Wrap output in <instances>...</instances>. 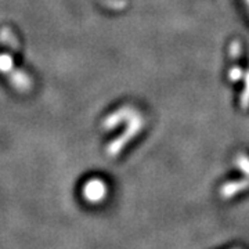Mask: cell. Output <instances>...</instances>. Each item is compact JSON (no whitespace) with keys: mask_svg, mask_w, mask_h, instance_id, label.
Segmentation results:
<instances>
[{"mask_svg":"<svg viewBox=\"0 0 249 249\" xmlns=\"http://www.w3.org/2000/svg\"><path fill=\"white\" fill-rule=\"evenodd\" d=\"M142 124H144V121H142V115L136 112L133 118L129 119V124H127V127H126L124 133L121 137H118L115 142L108 147V154L109 155H116V154H119V152L122 151V148H124V145L142 130Z\"/></svg>","mask_w":249,"mask_h":249,"instance_id":"1","label":"cell"},{"mask_svg":"<svg viewBox=\"0 0 249 249\" xmlns=\"http://www.w3.org/2000/svg\"><path fill=\"white\" fill-rule=\"evenodd\" d=\"M83 196L91 204H98L107 196V186L100 178H91L83 187Z\"/></svg>","mask_w":249,"mask_h":249,"instance_id":"2","label":"cell"},{"mask_svg":"<svg viewBox=\"0 0 249 249\" xmlns=\"http://www.w3.org/2000/svg\"><path fill=\"white\" fill-rule=\"evenodd\" d=\"M249 188V178H247L245 180H238V181H229L227 184L220 188V196L224 199H229L235 196L241 191H245Z\"/></svg>","mask_w":249,"mask_h":249,"instance_id":"3","label":"cell"},{"mask_svg":"<svg viewBox=\"0 0 249 249\" xmlns=\"http://www.w3.org/2000/svg\"><path fill=\"white\" fill-rule=\"evenodd\" d=\"M134 114H136V111L132 109V108H122V109H119L118 112H115L114 115H111L108 118L107 121H106V127H107V129H112V127H115L116 124H119L121 122L129 121L130 118H133Z\"/></svg>","mask_w":249,"mask_h":249,"instance_id":"4","label":"cell"},{"mask_svg":"<svg viewBox=\"0 0 249 249\" xmlns=\"http://www.w3.org/2000/svg\"><path fill=\"white\" fill-rule=\"evenodd\" d=\"M244 90H242V94H241V107L248 108L249 107V71L245 72L244 75Z\"/></svg>","mask_w":249,"mask_h":249,"instance_id":"5","label":"cell"},{"mask_svg":"<svg viewBox=\"0 0 249 249\" xmlns=\"http://www.w3.org/2000/svg\"><path fill=\"white\" fill-rule=\"evenodd\" d=\"M235 163H237V166L240 168L245 175H247V178H249V158L247 155H238L237 157V160H235Z\"/></svg>","mask_w":249,"mask_h":249,"instance_id":"6","label":"cell"},{"mask_svg":"<svg viewBox=\"0 0 249 249\" xmlns=\"http://www.w3.org/2000/svg\"><path fill=\"white\" fill-rule=\"evenodd\" d=\"M244 75H245V72H244V70H242L241 67H238V65H234L231 70H230V72H229V78H230V80H232V82L244 79Z\"/></svg>","mask_w":249,"mask_h":249,"instance_id":"7","label":"cell"},{"mask_svg":"<svg viewBox=\"0 0 249 249\" xmlns=\"http://www.w3.org/2000/svg\"><path fill=\"white\" fill-rule=\"evenodd\" d=\"M241 54V43L238 40H234L230 45V55L232 57V60H237Z\"/></svg>","mask_w":249,"mask_h":249,"instance_id":"8","label":"cell"},{"mask_svg":"<svg viewBox=\"0 0 249 249\" xmlns=\"http://www.w3.org/2000/svg\"><path fill=\"white\" fill-rule=\"evenodd\" d=\"M247 1H248V3H249V0H247Z\"/></svg>","mask_w":249,"mask_h":249,"instance_id":"9","label":"cell"}]
</instances>
